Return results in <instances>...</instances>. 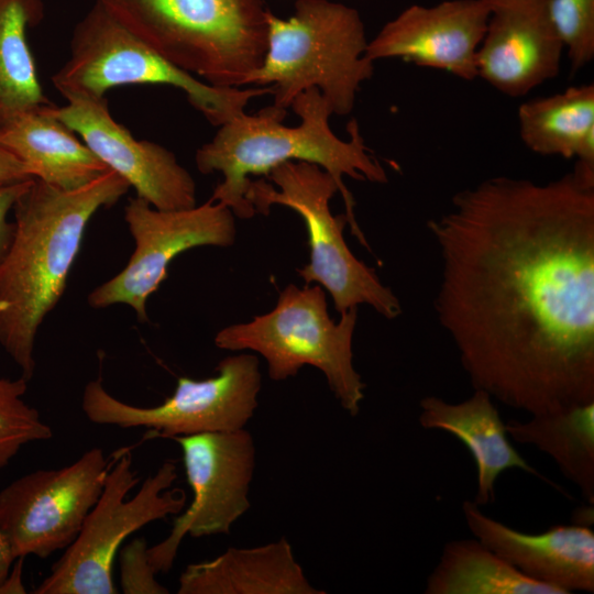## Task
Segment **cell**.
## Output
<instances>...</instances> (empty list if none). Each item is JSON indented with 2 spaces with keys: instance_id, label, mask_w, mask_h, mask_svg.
Wrapping results in <instances>:
<instances>
[{
  "instance_id": "obj_1",
  "label": "cell",
  "mask_w": 594,
  "mask_h": 594,
  "mask_svg": "<svg viewBox=\"0 0 594 594\" xmlns=\"http://www.w3.org/2000/svg\"><path fill=\"white\" fill-rule=\"evenodd\" d=\"M427 227L435 310L473 388L530 415L594 403V164L487 178Z\"/></svg>"
},
{
  "instance_id": "obj_2",
  "label": "cell",
  "mask_w": 594,
  "mask_h": 594,
  "mask_svg": "<svg viewBox=\"0 0 594 594\" xmlns=\"http://www.w3.org/2000/svg\"><path fill=\"white\" fill-rule=\"evenodd\" d=\"M130 188L108 169L70 190L34 178L16 201L12 241L0 261V345L25 380L34 375L38 329L66 289L89 221Z\"/></svg>"
},
{
  "instance_id": "obj_3",
  "label": "cell",
  "mask_w": 594,
  "mask_h": 594,
  "mask_svg": "<svg viewBox=\"0 0 594 594\" xmlns=\"http://www.w3.org/2000/svg\"><path fill=\"white\" fill-rule=\"evenodd\" d=\"M290 107L300 118L299 125H284L286 110L274 106L254 116L243 111L218 127L215 136L197 150L198 170L202 174L219 172L223 177L210 199L228 206L240 219L252 218L255 211L245 198L251 175L266 176L274 167L289 161L312 163L336 180L351 231L369 248L355 220L354 199L343 177L384 184L387 182L384 167L369 153L355 120L348 124L349 140H341L332 132L329 125L332 111L317 88L299 94Z\"/></svg>"
},
{
  "instance_id": "obj_4",
  "label": "cell",
  "mask_w": 594,
  "mask_h": 594,
  "mask_svg": "<svg viewBox=\"0 0 594 594\" xmlns=\"http://www.w3.org/2000/svg\"><path fill=\"white\" fill-rule=\"evenodd\" d=\"M98 1L164 59L211 86H244L264 61L263 0Z\"/></svg>"
},
{
  "instance_id": "obj_5",
  "label": "cell",
  "mask_w": 594,
  "mask_h": 594,
  "mask_svg": "<svg viewBox=\"0 0 594 594\" xmlns=\"http://www.w3.org/2000/svg\"><path fill=\"white\" fill-rule=\"evenodd\" d=\"M267 50L246 85L271 87L272 106L286 110L317 88L332 114H349L361 85L374 73L358 10L331 0H297L288 19L266 11Z\"/></svg>"
},
{
  "instance_id": "obj_6",
  "label": "cell",
  "mask_w": 594,
  "mask_h": 594,
  "mask_svg": "<svg viewBox=\"0 0 594 594\" xmlns=\"http://www.w3.org/2000/svg\"><path fill=\"white\" fill-rule=\"evenodd\" d=\"M356 319L358 307H353L334 322L320 285L300 288L289 284L279 293L273 310L221 329L215 344L222 350L260 353L273 381L293 377L305 365L318 369L341 407L354 417L365 388L353 364Z\"/></svg>"
},
{
  "instance_id": "obj_7",
  "label": "cell",
  "mask_w": 594,
  "mask_h": 594,
  "mask_svg": "<svg viewBox=\"0 0 594 594\" xmlns=\"http://www.w3.org/2000/svg\"><path fill=\"white\" fill-rule=\"evenodd\" d=\"M66 99L103 98L114 87L167 85L180 89L189 103L220 127L244 111L270 87H215L174 66L120 23L98 0L75 25L69 58L53 75Z\"/></svg>"
},
{
  "instance_id": "obj_8",
  "label": "cell",
  "mask_w": 594,
  "mask_h": 594,
  "mask_svg": "<svg viewBox=\"0 0 594 594\" xmlns=\"http://www.w3.org/2000/svg\"><path fill=\"white\" fill-rule=\"evenodd\" d=\"M278 189L263 179L251 180L245 198L255 213L267 216L273 205L288 207L305 221L310 261L298 270L306 284L318 283L331 295L334 308L343 314L366 304L387 319L402 312V306L378 278L375 270L356 258L349 249L343 230L346 215L333 216L329 202L339 191L332 176L320 166L289 161L267 175Z\"/></svg>"
},
{
  "instance_id": "obj_9",
  "label": "cell",
  "mask_w": 594,
  "mask_h": 594,
  "mask_svg": "<svg viewBox=\"0 0 594 594\" xmlns=\"http://www.w3.org/2000/svg\"><path fill=\"white\" fill-rule=\"evenodd\" d=\"M176 479V465L167 461L146 477L136 494L128 498L139 477L132 470L131 452L119 453L77 537L33 593H118L112 572L116 556L124 540L145 525L178 515L185 508L186 493L170 488Z\"/></svg>"
},
{
  "instance_id": "obj_10",
  "label": "cell",
  "mask_w": 594,
  "mask_h": 594,
  "mask_svg": "<svg viewBox=\"0 0 594 594\" xmlns=\"http://www.w3.org/2000/svg\"><path fill=\"white\" fill-rule=\"evenodd\" d=\"M205 380L177 378L174 393L162 404L141 407L111 395L101 378L84 387L81 409L94 424L143 427L151 437L173 439L204 432L243 429L257 407L262 375L257 356L230 355Z\"/></svg>"
},
{
  "instance_id": "obj_11",
  "label": "cell",
  "mask_w": 594,
  "mask_h": 594,
  "mask_svg": "<svg viewBox=\"0 0 594 594\" xmlns=\"http://www.w3.org/2000/svg\"><path fill=\"white\" fill-rule=\"evenodd\" d=\"M124 220L134 250L127 265L92 289L87 300L96 309L129 306L140 322L148 320L147 300L177 255L197 246H230L237 238L233 211L211 199L193 208L161 210L135 196L124 207Z\"/></svg>"
},
{
  "instance_id": "obj_12",
  "label": "cell",
  "mask_w": 594,
  "mask_h": 594,
  "mask_svg": "<svg viewBox=\"0 0 594 594\" xmlns=\"http://www.w3.org/2000/svg\"><path fill=\"white\" fill-rule=\"evenodd\" d=\"M182 449L187 482L193 492L189 506L175 518L169 535L148 547V560L157 573H167L183 539L229 534L250 508L256 449L243 429L204 432L173 438Z\"/></svg>"
},
{
  "instance_id": "obj_13",
  "label": "cell",
  "mask_w": 594,
  "mask_h": 594,
  "mask_svg": "<svg viewBox=\"0 0 594 594\" xmlns=\"http://www.w3.org/2000/svg\"><path fill=\"white\" fill-rule=\"evenodd\" d=\"M110 466L91 448L61 469L25 474L0 492V525L16 558H47L77 537Z\"/></svg>"
},
{
  "instance_id": "obj_14",
  "label": "cell",
  "mask_w": 594,
  "mask_h": 594,
  "mask_svg": "<svg viewBox=\"0 0 594 594\" xmlns=\"http://www.w3.org/2000/svg\"><path fill=\"white\" fill-rule=\"evenodd\" d=\"M53 113L69 127L95 155L122 177L136 197L161 210L196 206V184L174 153L147 140H138L117 122L103 98H74Z\"/></svg>"
},
{
  "instance_id": "obj_15",
  "label": "cell",
  "mask_w": 594,
  "mask_h": 594,
  "mask_svg": "<svg viewBox=\"0 0 594 594\" xmlns=\"http://www.w3.org/2000/svg\"><path fill=\"white\" fill-rule=\"evenodd\" d=\"M483 1L488 19L476 54L477 77L513 98L556 78L565 48L550 0Z\"/></svg>"
},
{
  "instance_id": "obj_16",
  "label": "cell",
  "mask_w": 594,
  "mask_h": 594,
  "mask_svg": "<svg viewBox=\"0 0 594 594\" xmlns=\"http://www.w3.org/2000/svg\"><path fill=\"white\" fill-rule=\"evenodd\" d=\"M488 9L483 0H446L411 4L369 41L371 61L399 58L447 72L463 80L477 78L476 54L485 34Z\"/></svg>"
},
{
  "instance_id": "obj_17",
  "label": "cell",
  "mask_w": 594,
  "mask_h": 594,
  "mask_svg": "<svg viewBox=\"0 0 594 594\" xmlns=\"http://www.w3.org/2000/svg\"><path fill=\"white\" fill-rule=\"evenodd\" d=\"M472 535L522 574L569 594L594 592V531L586 525H556L525 534L485 515L474 501L462 504Z\"/></svg>"
},
{
  "instance_id": "obj_18",
  "label": "cell",
  "mask_w": 594,
  "mask_h": 594,
  "mask_svg": "<svg viewBox=\"0 0 594 594\" xmlns=\"http://www.w3.org/2000/svg\"><path fill=\"white\" fill-rule=\"evenodd\" d=\"M492 396L474 389L468 399L448 403L437 396L420 400L419 424L425 429L446 431L460 440L476 466L474 503L484 506L495 501L497 477L508 469H520L546 480L512 446Z\"/></svg>"
},
{
  "instance_id": "obj_19",
  "label": "cell",
  "mask_w": 594,
  "mask_h": 594,
  "mask_svg": "<svg viewBox=\"0 0 594 594\" xmlns=\"http://www.w3.org/2000/svg\"><path fill=\"white\" fill-rule=\"evenodd\" d=\"M0 145L31 175L61 189H77L109 168L46 103L0 122Z\"/></svg>"
},
{
  "instance_id": "obj_20",
  "label": "cell",
  "mask_w": 594,
  "mask_h": 594,
  "mask_svg": "<svg viewBox=\"0 0 594 594\" xmlns=\"http://www.w3.org/2000/svg\"><path fill=\"white\" fill-rule=\"evenodd\" d=\"M178 594H324L314 587L286 538L251 548H228L215 559L191 563Z\"/></svg>"
},
{
  "instance_id": "obj_21",
  "label": "cell",
  "mask_w": 594,
  "mask_h": 594,
  "mask_svg": "<svg viewBox=\"0 0 594 594\" xmlns=\"http://www.w3.org/2000/svg\"><path fill=\"white\" fill-rule=\"evenodd\" d=\"M517 119L520 140L534 153L594 164L593 84L529 99Z\"/></svg>"
},
{
  "instance_id": "obj_22",
  "label": "cell",
  "mask_w": 594,
  "mask_h": 594,
  "mask_svg": "<svg viewBox=\"0 0 594 594\" xmlns=\"http://www.w3.org/2000/svg\"><path fill=\"white\" fill-rule=\"evenodd\" d=\"M507 435L548 454L561 473L594 504V403L531 415L505 424Z\"/></svg>"
},
{
  "instance_id": "obj_23",
  "label": "cell",
  "mask_w": 594,
  "mask_h": 594,
  "mask_svg": "<svg viewBox=\"0 0 594 594\" xmlns=\"http://www.w3.org/2000/svg\"><path fill=\"white\" fill-rule=\"evenodd\" d=\"M426 594H563L522 574L475 539L448 542L427 579Z\"/></svg>"
},
{
  "instance_id": "obj_24",
  "label": "cell",
  "mask_w": 594,
  "mask_h": 594,
  "mask_svg": "<svg viewBox=\"0 0 594 594\" xmlns=\"http://www.w3.org/2000/svg\"><path fill=\"white\" fill-rule=\"evenodd\" d=\"M43 16V0H0V122L50 103L26 40Z\"/></svg>"
},
{
  "instance_id": "obj_25",
  "label": "cell",
  "mask_w": 594,
  "mask_h": 594,
  "mask_svg": "<svg viewBox=\"0 0 594 594\" xmlns=\"http://www.w3.org/2000/svg\"><path fill=\"white\" fill-rule=\"evenodd\" d=\"M28 380L0 377V469L6 468L26 443L53 437L37 409L24 402Z\"/></svg>"
},
{
  "instance_id": "obj_26",
  "label": "cell",
  "mask_w": 594,
  "mask_h": 594,
  "mask_svg": "<svg viewBox=\"0 0 594 594\" xmlns=\"http://www.w3.org/2000/svg\"><path fill=\"white\" fill-rule=\"evenodd\" d=\"M550 11L575 73L594 58V0H550Z\"/></svg>"
},
{
  "instance_id": "obj_27",
  "label": "cell",
  "mask_w": 594,
  "mask_h": 594,
  "mask_svg": "<svg viewBox=\"0 0 594 594\" xmlns=\"http://www.w3.org/2000/svg\"><path fill=\"white\" fill-rule=\"evenodd\" d=\"M148 547L135 538L120 550V585L125 594H167L169 591L155 578L157 572L148 560Z\"/></svg>"
},
{
  "instance_id": "obj_28",
  "label": "cell",
  "mask_w": 594,
  "mask_h": 594,
  "mask_svg": "<svg viewBox=\"0 0 594 594\" xmlns=\"http://www.w3.org/2000/svg\"><path fill=\"white\" fill-rule=\"evenodd\" d=\"M34 177L18 180L0 182V261L6 255L12 241L14 223L9 221V215L19 198L31 186Z\"/></svg>"
},
{
  "instance_id": "obj_29",
  "label": "cell",
  "mask_w": 594,
  "mask_h": 594,
  "mask_svg": "<svg viewBox=\"0 0 594 594\" xmlns=\"http://www.w3.org/2000/svg\"><path fill=\"white\" fill-rule=\"evenodd\" d=\"M33 177L28 167L0 145V182Z\"/></svg>"
},
{
  "instance_id": "obj_30",
  "label": "cell",
  "mask_w": 594,
  "mask_h": 594,
  "mask_svg": "<svg viewBox=\"0 0 594 594\" xmlns=\"http://www.w3.org/2000/svg\"><path fill=\"white\" fill-rule=\"evenodd\" d=\"M16 560L11 542L0 525V594Z\"/></svg>"
}]
</instances>
